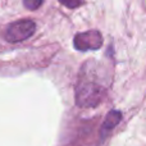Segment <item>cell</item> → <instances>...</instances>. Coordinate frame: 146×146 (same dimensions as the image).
Listing matches in <instances>:
<instances>
[{
  "mask_svg": "<svg viewBox=\"0 0 146 146\" xmlns=\"http://www.w3.org/2000/svg\"><path fill=\"white\" fill-rule=\"evenodd\" d=\"M106 92V85L98 74V66L86 62L76 85V103L82 108L96 106Z\"/></svg>",
  "mask_w": 146,
  "mask_h": 146,
  "instance_id": "obj_1",
  "label": "cell"
},
{
  "mask_svg": "<svg viewBox=\"0 0 146 146\" xmlns=\"http://www.w3.org/2000/svg\"><path fill=\"white\" fill-rule=\"evenodd\" d=\"M36 30V25L31 19H21L10 23L5 30V40L8 42H21L27 40L33 35Z\"/></svg>",
  "mask_w": 146,
  "mask_h": 146,
  "instance_id": "obj_2",
  "label": "cell"
},
{
  "mask_svg": "<svg viewBox=\"0 0 146 146\" xmlns=\"http://www.w3.org/2000/svg\"><path fill=\"white\" fill-rule=\"evenodd\" d=\"M74 48L80 51L98 50L103 45V36L99 31H86L74 36Z\"/></svg>",
  "mask_w": 146,
  "mask_h": 146,
  "instance_id": "obj_3",
  "label": "cell"
},
{
  "mask_svg": "<svg viewBox=\"0 0 146 146\" xmlns=\"http://www.w3.org/2000/svg\"><path fill=\"white\" fill-rule=\"evenodd\" d=\"M121 118H122L121 111L119 110H111L110 113L106 115L105 121H104L103 126H101V136L103 137L106 136V135H108L109 132H110L111 129L119 123Z\"/></svg>",
  "mask_w": 146,
  "mask_h": 146,
  "instance_id": "obj_4",
  "label": "cell"
},
{
  "mask_svg": "<svg viewBox=\"0 0 146 146\" xmlns=\"http://www.w3.org/2000/svg\"><path fill=\"white\" fill-rule=\"evenodd\" d=\"M42 1L44 0H23V4H25V7L27 8V9L36 10V9H38V8L41 7Z\"/></svg>",
  "mask_w": 146,
  "mask_h": 146,
  "instance_id": "obj_5",
  "label": "cell"
},
{
  "mask_svg": "<svg viewBox=\"0 0 146 146\" xmlns=\"http://www.w3.org/2000/svg\"><path fill=\"white\" fill-rule=\"evenodd\" d=\"M64 7L69 8V9H74V8L80 7L81 5V0H59Z\"/></svg>",
  "mask_w": 146,
  "mask_h": 146,
  "instance_id": "obj_6",
  "label": "cell"
}]
</instances>
